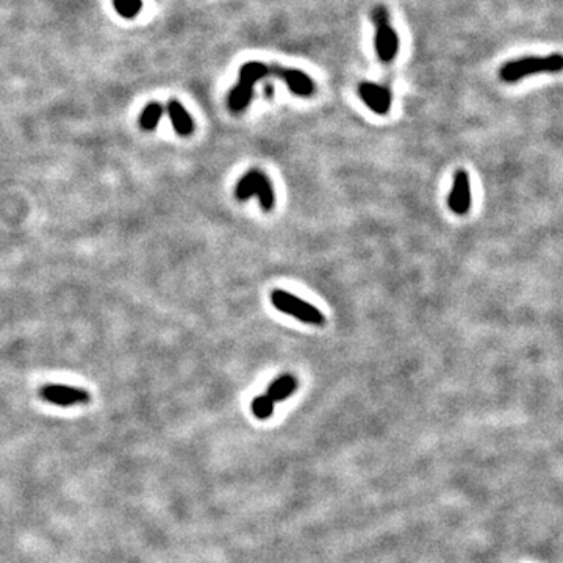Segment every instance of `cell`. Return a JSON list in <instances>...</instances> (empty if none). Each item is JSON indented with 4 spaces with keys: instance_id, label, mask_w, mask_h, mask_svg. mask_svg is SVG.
Segmentation results:
<instances>
[{
    "instance_id": "cell-1",
    "label": "cell",
    "mask_w": 563,
    "mask_h": 563,
    "mask_svg": "<svg viewBox=\"0 0 563 563\" xmlns=\"http://www.w3.org/2000/svg\"><path fill=\"white\" fill-rule=\"evenodd\" d=\"M269 75V68L268 65L261 61H249L246 65L241 66L240 69V78H238V83L233 86V90L228 94V108L232 110L233 113H240L243 110L249 107L253 96V88L256 85Z\"/></svg>"
},
{
    "instance_id": "cell-2",
    "label": "cell",
    "mask_w": 563,
    "mask_h": 563,
    "mask_svg": "<svg viewBox=\"0 0 563 563\" xmlns=\"http://www.w3.org/2000/svg\"><path fill=\"white\" fill-rule=\"evenodd\" d=\"M562 66L563 58L560 53H552L548 57H526L505 63L499 70V77L507 83H515L532 74L560 73Z\"/></svg>"
},
{
    "instance_id": "cell-3",
    "label": "cell",
    "mask_w": 563,
    "mask_h": 563,
    "mask_svg": "<svg viewBox=\"0 0 563 563\" xmlns=\"http://www.w3.org/2000/svg\"><path fill=\"white\" fill-rule=\"evenodd\" d=\"M271 304L279 312L288 315L300 322L312 324V326H322L326 322V316H324L318 307L308 304L307 300L285 290H274L271 293Z\"/></svg>"
},
{
    "instance_id": "cell-4",
    "label": "cell",
    "mask_w": 563,
    "mask_h": 563,
    "mask_svg": "<svg viewBox=\"0 0 563 563\" xmlns=\"http://www.w3.org/2000/svg\"><path fill=\"white\" fill-rule=\"evenodd\" d=\"M252 196L258 197L260 207L265 211H271L275 205V193L271 180L266 174L258 169H251L238 181L235 186V197L238 201H248Z\"/></svg>"
},
{
    "instance_id": "cell-5",
    "label": "cell",
    "mask_w": 563,
    "mask_h": 563,
    "mask_svg": "<svg viewBox=\"0 0 563 563\" xmlns=\"http://www.w3.org/2000/svg\"><path fill=\"white\" fill-rule=\"evenodd\" d=\"M371 19L374 23V46L377 57L384 63H391L399 51V38L390 23V13L384 5L372 8Z\"/></svg>"
},
{
    "instance_id": "cell-6",
    "label": "cell",
    "mask_w": 563,
    "mask_h": 563,
    "mask_svg": "<svg viewBox=\"0 0 563 563\" xmlns=\"http://www.w3.org/2000/svg\"><path fill=\"white\" fill-rule=\"evenodd\" d=\"M39 396L47 402L55 404L60 407H73L80 406V404H88L91 401V394L78 386L49 384L44 385L39 390Z\"/></svg>"
},
{
    "instance_id": "cell-7",
    "label": "cell",
    "mask_w": 563,
    "mask_h": 563,
    "mask_svg": "<svg viewBox=\"0 0 563 563\" xmlns=\"http://www.w3.org/2000/svg\"><path fill=\"white\" fill-rule=\"evenodd\" d=\"M269 75H274L288 86V90L300 98H308L315 93V82L305 73L295 68H285L279 63H271Z\"/></svg>"
},
{
    "instance_id": "cell-8",
    "label": "cell",
    "mask_w": 563,
    "mask_h": 563,
    "mask_svg": "<svg viewBox=\"0 0 563 563\" xmlns=\"http://www.w3.org/2000/svg\"><path fill=\"white\" fill-rule=\"evenodd\" d=\"M448 207L456 215L463 216L471 209V184L470 176L463 169H458L454 176V184L448 196Z\"/></svg>"
},
{
    "instance_id": "cell-9",
    "label": "cell",
    "mask_w": 563,
    "mask_h": 563,
    "mask_svg": "<svg viewBox=\"0 0 563 563\" xmlns=\"http://www.w3.org/2000/svg\"><path fill=\"white\" fill-rule=\"evenodd\" d=\"M359 96L371 112L379 116L390 113L391 108V91L382 85L371 82H363L359 85Z\"/></svg>"
},
{
    "instance_id": "cell-10",
    "label": "cell",
    "mask_w": 563,
    "mask_h": 563,
    "mask_svg": "<svg viewBox=\"0 0 563 563\" xmlns=\"http://www.w3.org/2000/svg\"><path fill=\"white\" fill-rule=\"evenodd\" d=\"M168 115L171 117V122L174 130H176L180 137H189L194 132V121L189 113L184 108V105L177 100H171L168 104Z\"/></svg>"
},
{
    "instance_id": "cell-11",
    "label": "cell",
    "mask_w": 563,
    "mask_h": 563,
    "mask_svg": "<svg viewBox=\"0 0 563 563\" xmlns=\"http://www.w3.org/2000/svg\"><path fill=\"white\" fill-rule=\"evenodd\" d=\"M298 390V379L293 374H282L274 379L268 386L266 396L274 404L288 399Z\"/></svg>"
},
{
    "instance_id": "cell-12",
    "label": "cell",
    "mask_w": 563,
    "mask_h": 563,
    "mask_svg": "<svg viewBox=\"0 0 563 563\" xmlns=\"http://www.w3.org/2000/svg\"><path fill=\"white\" fill-rule=\"evenodd\" d=\"M163 116V105L158 104V102H152V104H149L144 110H142V113L140 116V125L142 130H155L158 122H160V119Z\"/></svg>"
},
{
    "instance_id": "cell-13",
    "label": "cell",
    "mask_w": 563,
    "mask_h": 563,
    "mask_svg": "<svg viewBox=\"0 0 563 563\" xmlns=\"http://www.w3.org/2000/svg\"><path fill=\"white\" fill-rule=\"evenodd\" d=\"M274 406L275 404L268 398L266 394H261L257 396V398H253L252 404H251V409H252V414L257 419H268L271 418L274 414Z\"/></svg>"
},
{
    "instance_id": "cell-14",
    "label": "cell",
    "mask_w": 563,
    "mask_h": 563,
    "mask_svg": "<svg viewBox=\"0 0 563 563\" xmlns=\"http://www.w3.org/2000/svg\"><path fill=\"white\" fill-rule=\"evenodd\" d=\"M116 11L124 18H135L141 10V0H113Z\"/></svg>"
}]
</instances>
